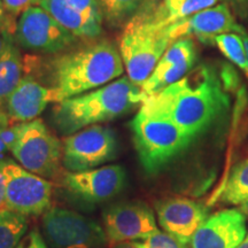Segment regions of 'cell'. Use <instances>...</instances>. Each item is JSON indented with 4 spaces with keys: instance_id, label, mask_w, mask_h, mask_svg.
<instances>
[{
    "instance_id": "11",
    "label": "cell",
    "mask_w": 248,
    "mask_h": 248,
    "mask_svg": "<svg viewBox=\"0 0 248 248\" xmlns=\"http://www.w3.org/2000/svg\"><path fill=\"white\" fill-rule=\"evenodd\" d=\"M108 245L145 240L159 231L154 212L140 201L114 204L102 214Z\"/></svg>"
},
{
    "instance_id": "36",
    "label": "cell",
    "mask_w": 248,
    "mask_h": 248,
    "mask_svg": "<svg viewBox=\"0 0 248 248\" xmlns=\"http://www.w3.org/2000/svg\"><path fill=\"white\" fill-rule=\"evenodd\" d=\"M235 248H248V231H247L246 237L244 238V240L241 241V243L238 245V246L235 247Z\"/></svg>"
},
{
    "instance_id": "8",
    "label": "cell",
    "mask_w": 248,
    "mask_h": 248,
    "mask_svg": "<svg viewBox=\"0 0 248 248\" xmlns=\"http://www.w3.org/2000/svg\"><path fill=\"white\" fill-rule=\"evenodd\" d=\"M117 139L110 128L94 124L69 135L62 144V163L70 172H82L115 159Z\"/></svg>"
},
{
    "instance_id": "15",
    "label": "cell",
    "mask_w": 248,
    "mask_h": 248,
    "mask_svg": "<svg viewBox=\"0 0 248 248\" xmlns=\"http://www.w3.org/2000/svg\"><path fill=\"white\" fill-rule=\"evenodd\" d=\"M247 234V217L239 208L208 216L195 231L191 248H235Z\"/></svg>"
},
{
    "instance_id": "24",
    "label": "cell",
    "mask_w": 248,
    "mask_h": 248,
    "mask_svg": "<svg viewBox=\"0 0 248 248\" xmlns=\"http://www.w3.org/2000/svg\"><path fill=\"white\" fill-rule=\"evenodd\" d=\"M145 248H186V245L181 243L166 231H157L147 239L142 240Z\"/></svg>"
},
{
    "instance_id": "37",
    "label": "cell",
    "mask_w": 248,
    "mask_h": 248,
    "mask_svg": "<svg viewBox=\"0 0 248 248\" xmlns=\"http://www.w3.org/2000/svg\"><path fill=\"white\" fill-rule=\"evenodd\" d=\"M239 209L245 214V215H246V217H248V201H246V202H244V203H241L239 206Z\"/></svg>"
},
{
    "instance_id": "5",
    "label": "cell",
    "mask_w": 248,
    "mask_h": 248,
    "mask_svg": "<svg viewBox=\"0 0 248 248\" xmlns=\"http://www.w3.org/2000/svg\"><path fill=\"white\" fill-rule=\"evenodd\" d=\"M130 128L139 161L152 175L168 166L193 140L169 117L142 105L130 122Z\"/></svg>"
},
{
    "instance_id": "19",
    "label": "cell",
    "mask_w": 248,
    "mask_h": 248,
    "mask_svg": "<svg viewBox=\"0 0 248 248\" xmlns=\"http://www.w3.org/2000/svg\"><path fill=\"white\" fill-rule=\"evenodd\" d=\"M219 200L226 204H238L248 201V157L232 168L223 186Z\"/></svg>"
},
{
    "instance_id": "34",
    "label": "cell",
    "mask_w": 248,
    "mask_h": 248,
    "mask_svg": "<svg viewBox=\"0 0 248 248\" xmlns=\"http://www.w3.org/2000/svg\"><path fill=\"white\" fill-rule=\"evenodd\" d=\"M9 122H11V120L8 119L7 114L4 113V110L0 109V126L7 125V124H9Z\"/></svg>"
},
{
    "instance_id": "10",
    "label": "cell",
    "mask_w": 248,
    "mask_h": 248,
    "mask_svg": "<svg viewBox=\"0 0 248 248\" xmlns=\"http://www.w3.org/2000/svg\"><path fill=\"white\" fill-rule=\"evenodd\" d=\"M6 200L8 209L24 216L44 215L49 209L52 184L28 171L12 159H5Z\"/></svg>"
},
{
    "instance_id": "1",
    "label": "cell",
    "mask_w": 248,
    "mask_h": 248,
    "mask_svg": "<svg viewBox=\"0 0 248 248\" xmlns=\"http://www.w3.org/2000/svg\"><path fill=\"white\" fill-rule=\"evenodd\" d=\"M141 105L169 117L194 139L228 108L229 97L216 71L201 64L178 82L147 97Z\"/></svg>"
},
{
    "instance_id": "21",
    "label": "cell",
    "mask_w": 248,
    "mask_h": 248,
    "mask_svg": "<svg viewBox=\"0 0 248 248\" xmlns=\"http://www.w3.org/2000/svg\"><path fill=\"white\" fill-rule=\"evenodd\" d=\"M145 0H100L104 22L111 27L126 24Z\"/></svg>"
},
{
    "instance_id": "17",
    "label": "cell",
    "mask_w": 248,
    "mask_h": 248,
    "mask_svg": "<svg viewBox=\"0 0 248 248\" xmlns=\"http://www.w3.org/2000/svg\"><path fill=\"white\" fill-rule=\"evenodd\" d=\"M53 101V91L28 73L6 102V114L11 121L30 122L36 120L49 102Z\"/></svg>"
},
{
    "instance_id": "29",
    "label": "cell",
    "mask_w": 248,
    "mask_h": 248,
    "mask_svg": "<svg viewBox=\"0 0 248 248\" xmlns=\"http://www.w3.org/2000/svg\"><path fill=\"white\" fill-rule=\"evenodd\" d=\"M0 26L11 31L12 33H15L16 23L14 22V17L9 15L5 8H0Z\"/></svg>"
},
{
    "instance_id": "22",
    "label": "cell",
    "mask_w": 248,
    "mask_h": 248,
    "mask_svg": "<svg viewBox=\"0 0 248 248\" xmlns=\"http://www.w3.org/2000/svg\"><path fill=\"white\" fill-rule=\"evenodd\" d=\"M214 44L228 60H230L244 73H246L248 69V61L241 35L234 32L223 33L216 37Z\"/></svg>"
},
{
    "instance_id": "35",
    "label": "cell",
    "mask_w": 248,
    "mask_h": 248,
    "mask_svg": "<svg viewBox=\"0 0 248 248\" xmlns=\"http://www.w3.org/2000/svg\"><path fill=\"white\" fill-rule=\"evenodd\" d=\"M241 37H243V42H244V45H245V49H246L247 61H248V33H247V31H245V32L241 33ZM245 74H246V76L248 77V69Z\"/></svg>"
},
{
    "instance_id": "9",
    "label": "cell",
    "mask_w": 248,
    "mask_h": 248,
    "mask_svg": "<svg viewBox=\"0 0 248 248\" xmlns=\"http://www.w3.org/2000/svg\"><path fill=\"white\" fill-rule=\"evenodd\" d=\"M14 37L20 47L51 54L66 51L78 39L42 6H33L20 15Z\"/></svg>"
},
{
    "instance_id": "32",
    "label": "cell",
    "mask_w": 248,
    "mask_h": 248,
    "mask_svg": "<svg viewBox=\"0 0 248 248\" xmlns=\"http://www.w3.org/2000/svg\"><path fill=\"white\" fill-rule=\"evenodd\" d=\"M5 125L0 126V159H5V155L7 152L11 151V147L8 146V144L6 142L4 135H2V128Z\"/></svg>"
},
{
    "instance_id": "3",
    "label": "cell",
    "mask_w": 248,
    "mask_h": 248,
    "mask_svg": "<svg viewBox=\"0 0 248 248\" xmlns=\"http://www.w3.org/2000/svg\"><path fill=\"white\" fill-rule=\"evenodd\" d=\"M146 98L141 86L128 76H122L88 93L57 102L53 108L54 125L62 135H73L90 125L122 116Z\"/></svg>"
},
{
    "instance_id": "23",
    "label": "cell",
    "mask_w": 248,
    "mask_h": 248,
    "mask_svg": "<svg viewBox=\"0 0 248 248\" xmlns=\"http://www.w3.org/2000/svg\"><path fill=\"white\" fill-rule=\"evenodd\" d=\"M218 1L219 0H185L184 4L179 7L177 12H175L173 14L168 13V16L166 18V22L169 26V24H171L173 22L184 20V18L198 13V12L213 7V6L216 5V2Z\"/></svg>"
},
{
    "instance_id": "20",
    "label": "cell",
    "mask_w": 248,
    "mask_h": 248,
    "mask_svg": "<svg viewBox=\"0 0 248 248\" xmlns=\"http://www.w3.org/2000/svg\"><path fill=\"white\" fill-rule=\"evenodd\" d=\"M27 230V216L11 209L0 213V248L16 247Z\"/></svg>"
},
{
    "instance_id": "7",
    "label": "cell",
    "mask_w": 248,
    "mask_h": 248,
    "mask_svg": "<svg viewBox=\"0 0 248 248\" xmlns=\"http://www.w3.org/2000/svg\"><path fill=\"white\" fill-rule=\"evenodd\" d=\"M43 234L51 248H106L105 230L94 221L70 209L54 207L44 213Z\"/></svg>"
},
{
    "instance_id": "28",
    "label": "cell",
    "mask_w": 248,
    "mask_h": 248,
    "mask_svg": "<svg viewBox=\"0 0 248 248\" xmlns=\"http://www.w3.org/2000/svg\"><path fill=\"white\" fill-rule=\"evenodd\" d=\"M8 210L6 200V176H5V159H0V213Z\"/></svg>"
},
{
    "instance_id": "6",
    "label": "cell",
    "mask_w": 248,
    "mask_h": 248,
    "mask_svg": "<svg viewBox=\"0 0 248 248\" xmlns=\"http://www.w3.org/2000/svg\"><path fill=\"white\" fill-rule=\"evenodd\" d=\"M12 154L28 171L49 179L57 177L62 159V145L57 136L38 119L24 122Z\"/></svg>"
},
{
    "instance_id": "25",
    "label": "cell",
    "mask_w": 248,
    "mask_h": 248,
    "mask_svg": "<svg viewBox=\"0 0 248 248\" xmlns=\"http://www.w3.org/2000/svg\"><path fill=\"white\" fill-rule=\"evenodd\" d=\"M40 1L42 0H2V5L9 15L16 17L30 7L39 6Z\"/></svg>"
},
{
    "instance_id": "16",
    "label": "cell",
    "mask_w": 248,
    "mask_h": 248,
    "mask_svg": "<svg viewBox=\"0 0 248 248\" xmlns=\"http://www.w3.org/2000/svg\"><path fill=\"white\" fill-rule=\"evenodd\" d=\"M155 210L161 228L184 245L191 243L195 231L208 217L202 204L186 198L161 200Z\"/></svg>"
},
{
    "instance_id": "27",
    "label": "cell",
    "mask_w": 248,
    "mask_h": 248,
    "mask_svg": "<svg viewBox=\"0 0 248 248\" xmlns=\"http://www.w3.org/2000/svg\"><path fill=\"white\" fill-rule=\"evenodd\" d=\"M235 16L241 20H248V0H224Z\"/></svg>"
},
{
    "instance_id": "18",
    "label": "cell",
    "mask_w": 248,
    "mask_h": 248,
    "mask_svg": "<svg viewBox=\"0 0 248 248\" xmlns=\"http://www.w3.org/2000/svg\"><path fill=\"white\" fill-rule=\"evenodd\" d=\"M24 76V61L14 35H9L0 54V109L4 110L12 92Z\"/></svg>"
},
{
    "instance_id": "38",
    "label": "cell",
    "mask_w": 248,
    "mask_h": 248,
    "mask_svg": "<svg viewBox=\"0 0 248 248\" xmlns=\"http://www.w3.org/2000/svg\"><path fill=\"white\" fill-rule=\"evenodd\" d=\"M0 8H4V5H2V0H0Z\"/></svg>"
},
{
    "instance_id": "13",
    "label": "cell",
    "mask_w": 248,
    "mask_h": 248,
    "mask_svg": "<svg viewBox=\"0 0 248 248\" xmlns=\"http://www.w3.org/2000/svg\"><path fill=\"white\" fill-rule=\"evenodd\" d=\"M39 6L77 38L95 39L102 33L100 0H42Z\"/></svg>"
},
{
    "instance_id": "33",
    "label": "cell",
    "mask_w": 248,
    "mask_h": 248,
    "mask_svg": "<svg viewBox=\"0 0 248 248\" xmlns=\"http://www.w3.org/2000/svg\"><path fill=\"white\" fill-rule=\"evenodd\" d=\"M9 35H14V33H12L11 31H8L7 29H5L4 27L0 26V54L4 51Z\"/></svg>"
},
{
    "instance_id": "2",
    "label": "cell",
    "mask_w": 248,
    "mask_h": 248,
    "mask_svg": "<svg viewBox=\"0 0 248 248\" xmlns=\"http://www.w3.org/2000/svg\"><path fill=\"white\" fill-rule=\"evenodd\" d=\"M49 68L53 102L106 85L124 71L119 47L105 38L90 39L84 45L61 52Z\"/></svg>"
},
{
    "instance_id": "31",
    "label": "cell",
    "mask_w": 248,
    "mask_h": 248,
    "mask_svg": "<svg viewBox=\"0 0 248 248\" xmlns=\"http://www.w3.org/2000/svg\"><path fill=\"white\" fill-rule=\"evenodd\" d=\"M110 248H145L142 241H124V243H120L116 245H113Z\"/></svg>"
},
{
    "instance_id": "4",
    "label": "cell",
    "mask_w": 248,
    "mask_h": 248,
    "mask_svg": "<svg viewBox=\"0 0 248 248\" xmlns=\"http://www.w3.org/2000/svg\"><path fill=\"white\" fill-rule=\"evenodd\" d=\"M168 13L167 8H160L153 13L138 14L125 24L121 36L119 49L126 76L139 86L146 82L173 43L166 22Z\"/></svg>"
},
{
    "instance_id": "14",
    "label": "cell",
    "mask_w": 248,
    "mask_h": 248,
    "mask_svg": "<svg viewBox=\"0 0 248 248\" xmlns=\"http://www.w3.org/2000/svg\"><path fill=\"white\" fill-rule=\"evenodd\" d=\"M126 172L123 167L111 164L82 172H67L63 185L86 202L100 203L114 198L123 190Z\"/></svg>"
},
{
    "instance_id": "30",
    "label": "cell",
    "mask_w": 248,
    "mask_h": 248,
    "mask_svg": "<svg viewBox=\"0 0 248 248\" xmlns=\"http://www.w3.org/2000/svg\"><path fill=\"white\" fill-rule=\"evenodd\" d=\"M164 6H166L167 11L169 12V14H173L175 12H177L179 7L184 4L185 0H163Z\"/></svg>"
},
{
    "instance_id": "26",
    "label": "cell",
    "mask_w": 248,
    "mask_h": 248,
    "mask_svg": "<svg viewBox=\"0 0 248 248\" xmlns=\"http://www.w3.org/2000/svg\"><path fill=\"white\" fill-rule=\"evenodd\" d=\"M15 248H48V246L43 235L40 234L38 229L35 228L26 237L22 238V240Z\"/></svg>"
},
{
    "instance_id": "12",
    "label": "cell",
    "mask_w": 248,
    "mask_h": 248,
    "mask_svg": "<svg viewBox=\"0 0 248 248\" xmlns=\"http://www.w3.org/2000/svg\"><path fill=\"white\" fill-rule=\"evenodd\" d=\"M245 30L237 23L230 6L222 2L213 7L198 12L184 20L168 26V32L172 42L193 35L203 44H214L217 36L223 33H241Z\"/></svg>"
}]
</instances>
